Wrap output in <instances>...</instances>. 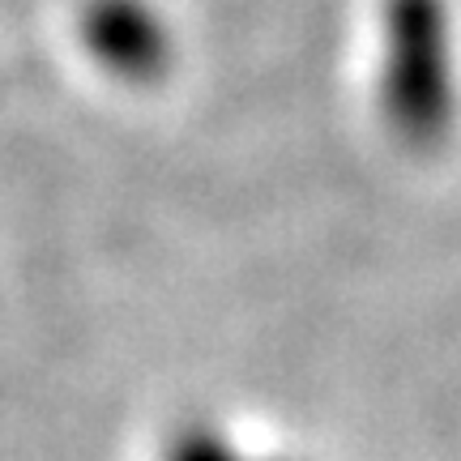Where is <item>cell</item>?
<instances>
[{
  "instance_id": "3",
  "label": "cell",
  "mask_w": 461,
  "mask_h": 461,
  "mask_svg": "<svg viewBox=\"0 0 461 461\" xmlns=\"http://www.w3.org/2000/svg\"><path fill=\"white\" fill-rule=\"evenodd\" d=\"M163 461H252L240 453V445L214 423H184L171 440H167Z\"/></svg>"
},
{
  "instance_id": "2",
  "label": "cell",
  "mask_w": 461,
  "mask_h": 461,
  "mask_svg": "<svg viewBox=\"0 0 461 461\" xmlns=\"http://www.w3.org/2000/svg\"><path fill=\"white\" fill-rule=\"evenodd\" d=\"M82 43L90 60L124 86H154L176 60V34L154 0H86Z\"/></svg>"
},
{
  "instance_id": "1",
  "label": "cell",
  "mask_w": 461,
  "mask_h": 461,
  "mask_svg": "<svg viewBox=\"0 0 461 461\" xmlns=\"http://www.w3.org/2000/svg\"><path fill=\"white\" fill-rule=\"evenodd\" d=\"M380 112L402 146L436 149L457 124L453 17L445 0L380 5Z\"/></svg>"
}]
</instances>
